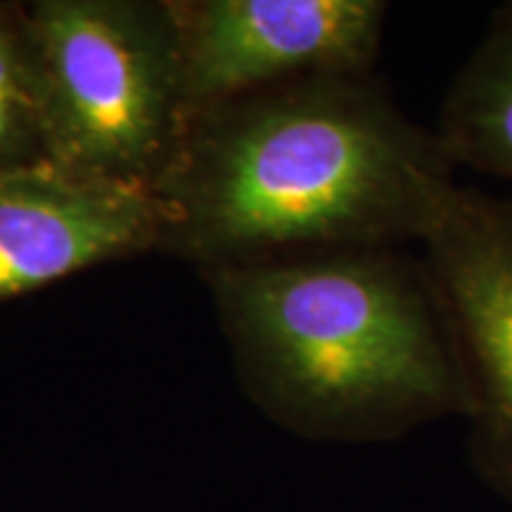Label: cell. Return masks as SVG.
Returning <instances> with one entry per match:
<instances>
[{
    "label": "cell",
    "mask_w": 512,
    "mask_h": 512,
    "mask_svg": "<svg viewBox=\"0 0 512 512\" xmlns=\"http://www.w3.org/2000/svg\"><path fill=\"white\" fill-rule=\"evenodd\" d=\"M456 185L434 128L375 74L283 83L188 112L152 195L200 275L422 240Z\"/></svg>",
    "instance_id": "6da1fadb"
},
{
    "label": "cell",
    "mask_w": 512,
    "mask_h": 512,
    "mask_svg": "<svg viewBox=\"0 0 512 512\" xmlns=\"http://www.w3.org/2000/svg\"><path fill=\"white\" fill-rule=\"evenodd\" d=\"M245 394L311 441L377 444L465 415L420 254L349 249L202 275Z\"/></svg>",
    "instance_id": "7a4b0ae2"
},
{
    "label": "cell",
    "mask_w": 512,
    "mask_h": 512,
    "mask_svg": "<svg viewBox=\"0 0 512 512\" xmlns=\"http://www.w3.org/2000/svg\"><path fill=\"white\" fill-rule=\"evenodd\" d=\"M43 83L48 162L152 190L188 124L169 0L27 3Z\"/></svg>",
    "instance_id": "3957f363"
},
{
    "label": "cell",
    "mask_w": 512,
    "mask_h": 512,
    "mask_svg": "<svg viewBox=\"0 0 512 512\" xmlns=\"http://www.w3.org/2000/svg\"><path fill=\"white\" fill-rule=\"evenodd\" d=\"M420 256L463 377L472 465L512 505V195L456 183Z\"/></svg>",
    "instance_id": "277c9868"
},
{
    "label": "cell",
    "mask_w": 512,
    "mask_h": 512,
    "mask_svg": "<svg viewBox=\"0 0 512 512\" xmlns=\"http://www.w3.org/2000/svg\"><path fill=\"white\" fill-rule=\"evenodd\" d=\"M188 112L283 83L375 74L382 0H169Z\"/></svg>",
    "instance_id": "5b68a950"
},
{
    "label": "cell",
    "mask_w": 512,
    "mask_h": 512,
    "mask_svg": "<svg viewBox=\"0 0 512 512\" xmlns=\"http://www.w3.org/2000/svg\"><path fill=\"white\" fill-rule=\"evenodd\" d=\"M159 245L162 209L152 190L50 162L0 176V304Z\"/></svg>",
    "instance_id": "8992f818"
},
{
    "label": "cell",
    "mask_w": 512,
    "mask_h": 512,
    "mask_svg": "<svg viewBox=\"0 0 512 512\" xmlns=\"http://www.w3.org/2000/svg\"><path fill=\"white\" fill-rule=\"evenodd\" d=\"M451 164L512 183V3L494 12L434 126Z\"/></svg>",
    "instance_id": "52a82bcc"
},
{
    "label": "cell",
    "mask_w": 512,
    "mask_h": 512,
    "mask_svg": "<svg viewBox=\"0 0 512 512\" xmlns=\"http://www.w3.org/2000/svg\"><path fill=\"white\" fill-rule=\"evenodd\" d=\"M43 162V83L27 8L0 0V176Z\"/></svg>",
    "instance_id": "ba28073f"
}]
</instances>
